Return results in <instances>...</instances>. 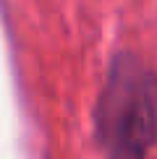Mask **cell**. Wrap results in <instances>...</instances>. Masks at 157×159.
<instances>
[{
    "mask_svg": "<svg viewBox=\"0 0 157 159\" xmlns=\"http://www.w3.org/2000/svg\"><path fill=\"white\" fill-rule=\"evenodd\" d=\"M100 136L113 159H141L155 136L152 86L121 68L100 102Z\"/></svg>",
    "mask_w": 157,
    "mask_h": 159,
    "instance_id": "cell-1",
    "label": "cell"
}]
</instances>
